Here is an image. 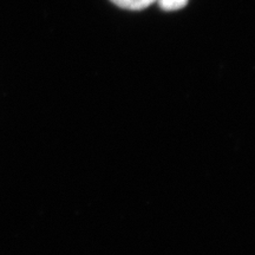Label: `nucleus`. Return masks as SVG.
I'll use <instances>...</instances> for the list:
<instances>
[{
    "label": "nucleus",
    "mask_w": 255,
    "mask_h": 255,
    "mask_svg": "<svg viewBox=\"0 0 255 255\" xmlns=\"http://www.w3.org/2000/svg\"><path fill=\"white\" fill-rule=\"evenodd\" d=\"M156 1H157V0H156Z\"/></svg>",
    "instance_id": "nucleus-3"
},
{
    "label": "nucleus",
    "mask_w": 255,
    "mask_h": 255,
    "mask_svg": "<svg viewBox=\"0 0 255 255\" xmlns=\"http://www.w3.org/2000/svg\"><path fill=\"white\" fill-rule=\"evenodd\" d=\"M159 6L165 11H176L184 7L187 5L188 0H157Z\"/></svg>",
    "instance_id": "nucleus-2"
},
{
    "label": "nucleus",
    "mask_w": 255,
    "mask_h": 255,
    "mask_svg": "<svg viewBox=\"0 0 255 255\" xmlns=\"http://www.w3.org/2000/svg\"><path fill=\"white\" fill-rule=\"evenodd\" d=\"M156 0H111L119 7L127 9H143L150 6Z\"/></svg>",
    "instance_id": "nucleus-1"
}]
</instances>
